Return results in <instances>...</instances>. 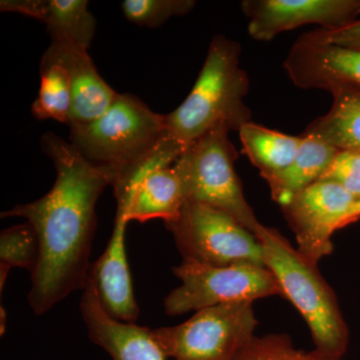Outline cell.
Masks as SVG:
<instances>
[{
	"instance_id": "obj_1",
	"label": "cell",
	"mask_w": 360,
	"mask_h": 360,
	"mask_svg": "<svg viewBox=\"0 0 360 360\" xmlns=\"http://www.w3.org/2000/svg\"><path fill=\"white\" fill-rule=\"evenodd\" d=\"M41 148L56 169L53 186L39 200L1 213L2 219H25L39 238V262L28 293V303L37 315L86 286L96 202L104 189L113 186L118 172L90 162L70 141L53 132L42 135Z\"/></svg>"
},
{
	"instance_id": "obj_2",
	"label": "cell",
	"mask_w": 360,
	"mask_h": 360,
	"mask_svg": "<svg viewBox=\"0 0 360 360\" xmlns=\"http://www.w3.org/2000/svg\"><path fill=\"white\" fill-rule=\"evenodd\" d=\"M240 52L238 42L224 35L213 37L193 89L176 110L165 115L168 134L184 148L220 123L239 131L251 122L245 103L250 79L241 68Z\"/></svg>"
},
{
	"instance_id": "obj_3",
	"label": "cell",
	"mask_w": 360,
	"mask_h": 360,
	"mask_svg": "<svg viewBox=\"0 0 360 360\" xmlns=\"http://www.w3.org/2000/svg\"><path fill=\"white\" fill-rule=\"evenodd\" d=\"M255 236L264 248L265 266L276 276L283 297L307 322L314 349L330 359H342L349 331L335 291L321 276L319 265L303 257L276 229L259 224Z\"/></svg>"
},
{
	"instance_id": "obj_4",
	"label": "cell",
	"mask_w": 360,
	"mask_h": 360,
	"mask_svg": "<svg viewBox=\"0 0 360 360\" xmlns=\"http://www.w3.org/2000/svg\"><path fill=\"white\" fill-rule=\"evenodd\" d=\"M70 142L90 162L118 170L143 160L167 136V117L132 94H118L101 117L70 127Z\"/></svg>"
},
{
	"instance_id": "obj_5",
	"label": "cell",
	"mask_w": 360,
	"mask_h": 360,
	"mask_svg": "<svg viewBox=\"0 0 360 360\" xmlns=\"http://www.w3.org/2000/svg\"><path fill=\"white\" fill-rule=\"evenodd\" d=\"M226 123L189 144L174 163L186 202L200 203L227 213L255 234L260 224L246 200L234 162L238 153Z\"/></svg>"
},
{
	"instance_id": "obj_6",
	"label": "cell",
	"mask_w": 360,
	"mask_h": 360,
	"mask_svg": "<svg viewBox=\"0 0 360 360\" xmlns=\"http://www.w3.org/2000/svg\"><path fill=\"white\" fill-rule=\"evenodd\" d=\"M172 271L181 283L163 302L165 314L170 316L215 305L253 303L269 296H283L276 276L265 265L241 262L214 266L182 260Z\"/></svg>"
},
{
	"instance_id": "obj_7",
	"label": "cell",
	"mask_w": 360,
	"mask_h": 360,
	"mask_svg": "<svg viewBox=\"0 0 360 360\" xmlns=\"http://www.w3.org/2000/svg\"><path fill=\"white\" fill-rule=\"evenodd\" d=\"M258 326L252 302L198 310L174 326L153 329L156 342L174 360H236Z\"/></svg>"
},
{
	"instance_id": "obj_8",
	"label": "cell",
	"mask_w": 360,
	"mask_h": 360,
	"mask_svg": "<svg viewBox=\"0 0 360 360\" xmlns=\"http://www.w3.org/2000/svg\"><path fill=\"white\" fill-rule=\"evenodd\" d=\"M165 224L184 260L214 266L241 262L265 265L257 236L231 215L210 206L186 202L179 217Z\"/></svg>"
},
{
	"instance_id": "obj_9",
	"label": "cell",
	"mask_w": 360,
	"mask_h": 360,
	"mask_svg": "<svg viewBox=\"0 0 360 360\" xmlns=\"http://www.w3.org/2000/svg\"><path fill=\"white\" fill-rule=\"evenodd\" d=\"M281 208L296 248L316 265L333 252L335 232L360 219V198L333 182H315Z\"/></svg>"
},
{
	"instance_id": "obj_10",
	"label": "cell",
	"mask_w": 360,
	"mask_h": 360,
	"mask_svg": "<svg viewBox=\"0 0 360 360\" xmlns=\"http://www.w3.org/2000/svg\"><path fill=\"white\" fill-rule=\"evenodd\" d=\"M241 8L250 20L251 39L270 41L298 26L345 27L360 15V0H245Z\"/></svg>"
},
{
	"instance_id": "obj_11",
	"label": "cell",
	"mask_w": 360,
	"mask_h": 360,
	"mask_svg": "<svg viewBox=\"0 0 360 360\" xmlns=\"http://www.w3.org/2000/svg\"><path fill=\"white\" fill-rule=\"evenodd\" d=\"M284 68L302 89L330 92L341 85L360 86V49L316 41L304 33L291 46Z\"/></svg>"
},
{
	"instance_id": "obj_12",
	"label": "cell",
	"mask_w": 360,
	"mask_h": 360,
	"mask_svg": "<svg viewBox=\"0 0 360 360\" xmlns=\"http://www.w3.org/2000/svg\"><path fill=\"white\" fill-rule=\"evenodd\" d=\"M80 312L92 342L113 360H168L153 335V329L112 319L104 311L96 290L87 281Z\"/></svg>"
},
{
	"instance_id": "obj_13",
	"label": "cell",
	"mask_w": 360,
	"mask_h": 360,
	"mask_svg": "<svg viewBox=\"0 0 360 360\" xmlns=\"http://www.w3.org/2000/svg\"><path fill=\"white\" fill-rule=\"evenodd\" d=\"M129 222L115 217V227L106 250L90 267L89 281L94 286L104 311L112 319L135 323L139 307L125 248V232Z\"/></svg>"
},
{
	"instance_id": "obj_14",
	"label": "cell",
	"mask_w": 360,
	"mask_h": 360,
	"mask_svg": "<svg viewBox=\"0 0 360 360\" xmlns=\"http://www.w3.org/2000/svg\"><path fill=\"white\" fill-rule=\"evenodd\" d=\"M42 58L56 61L68 71L72 94L70 127L101 117L120 94L97 72L94 61L84 47L51 40Z\"/></svg>"
},
{
	"instance_id": "obj_15",
	"label": "cell",
	"mask_w": 360,
	"mask_h": 360,
	"mask_svg": "<svg viewBox=\"0 0 360 360\" xmlns=\"http://www.w3.org/2000/svg\"><path fill=\"white\" fill-rule=\"evenodd\" d=\"M115 200L116 213L127 217L129 222L141 224L158 219L165 222L174 220L186 203L179 175L172 165L148 172Z\"/></svg>"
},
{
	"instance_id": "obj_16",
	"label": "cell",
	"mask_w": 360,
	"mask_h": 360,
	"mask_svg": "<svg viewBox=\"0 0 360 360\" xmlns=\"http://www.w3.org/2000/svg\"><path fill=\"white\" fill-rule=\"evenodd\" d=\"M2 13H14L42 21L51 40L70 42L89 49L96 20L86 0H1Z\"/></svg>"
},
{
	"instance_id": "obj_17",
	"label": "cell",
	"mask_w": 360,
	"mask_h": 360,
	"mask_svg": "<svg viewBox=\"0 0 360 360\" xmlns=\"http://www.w3.org/2000/svg\"><path fill=\"white\" fill-rule=\"evenodd\" d=\"M338 149L314 135L303 134L292 162L285 169L262 179L269 184L271 198L281 207L305 188L319 181Z\"/></svg>"
},
{
	"instance_id": "obj_18",
	"label": "cell",
	"mask_w": 360,
	"mask_h": 360,
	"mask_svg": "<svg viewBox=\"0 0 360 360\" xmlns=\"http://www.w3.org/2000/svg\"><path fill=\"white\" fill-rule=\"evenodd\" d=\"M330 94V110L310 123L304 134L314 135L338 150H360L359 85H341Z\"/></svg>"
},
{
	"instance_id": "obj_19",
	"label": "cell",
	"mask_w": 360,
	"mask_h": 360,
	"mask_svg": "<svg viewBox=\"0 0 360 360\" xmlns=\"http://www.w3.org/2000/svg\"><path fill=\"white\" fill-rule=\"evenodd\" d=\"M238 134L243 153L259 169L262 177L285 169L302 143V136L283 134L252 122L243 125Z\"/></svg>"
},
{
	"instance_id": "obj_20",
	"label": "cell",
	"mask_w": 360,
	"mask_h": 360,
	"mask_svg": "<svg viewBox=\"0 0 360 360\" xmlns=\"http://www.w3.org/2000/svg\"><path fill=\"white\" fill-rule=\"evenodd\" d=\"M71 111L72 94L68 71L60 63L42 58L39 96L32 103V115L37 120H53L70 127Z\"/></svg>"
},
{
	"instance_id": "obj_21",
	"label": "cell",
	"mask_w": 360,
	"mask_h": 360,
	"mask_svg": "<svg viewBox=\"0 0 360 360\" xmlns=\"http://www.w3.org/2000/svg\"><path fill=\"white\" fill-rule=\"evenodd\" d=\"M39 258V238L28 222L2 231L0 234V292H4L11 269L18 267L32 274Z\"/></svg>"
},
{
	"instance_id": "obj_22",
	"label": "cell",
	"mask_w": 360,
	"mask_h": 360,
	"mask_svg": "<svg viewBox=\"0 0 360 360\" xmlns=\"http://www.w3.org/2000/svg\"><path fill=\"white\" fill-rule=\"evenodd\" d=\"M236 360H343L330 359L317 352H305L293 345L290 336L285 333H271L258 338L255 336L239 352Z\"/></svg>"
},
{
	"instance_id": "obj_23",
	"label": "cell",
	"mask_w": 360,
	"mask_h": 360,
	"mask_svg": "<svg viewBox=\"0 0 360 360\" xmlns=\"http://www.w3.org/2000/svg\"><path fill=\"white\" fill-rule=\"evenodd\" d=\"M195 4L194 0H124L122 8L130 22L156 28L174 16L191 13Z\"/></svg>"
},
{
	"instance_id": "obj_24",
	"label": "cell",
	"mask_w": 360,
	"mask_h": 360,
	"mask_svg": "<svg viewBox=\"0 0 360 360\" xmlns=\"http://www.w3.org/2000/svg\"><path fill=\"white\" fill-rule=\"evenodd\" d=\"M319 181L333 182L360 198V150H338Z\"/></svg>"
},
{
	"instance_id": "obj_25",
	"label": "cell",
	"mask_w": 360,
	"mask_h": 360,
	"mask_svg": "<svg viewBox=\"0 0 360 360\" xmlns=\"http://www.w3.org/2000/svg\"><path fill=\"white\" fill-rule=\"evenodd\" d=\"M310 39L347 49H360V20L335 30L319 28L307 33Z\"/></svg>"
},
{
	"instance_id": "obj_26",
	"label": "cell",
	"mask_w": 360,
	"mask_h": 360,
	"mask_svg": "<svg viewBox=\"0 0 360 360\" xmlns=\"http://www.w3.org/2000/svg\"><path fill=\"white\" fill-rule=\"evenodd\" d=\"M6 331V310L1 307L0 309V335H4Z\"/></svg>"
}]
</instances>
